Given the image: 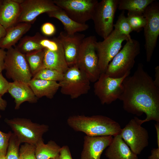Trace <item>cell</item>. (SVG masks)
I'll list each match as a JSON object with an SVG mask.
<instances>
[{
    "instance_id": "1",
    "label": "cell",
    "mask_w": 159,
    "mask_h": 159,
    "mask_svg": "<svg viewBox=\"0 0 159 159\" xmlns=\"http://www.w3.org/2000/svg\"><path fill=\"white\" fill-rule=\"evenodd\" d=\"M122 84L123 90L119 99L122 101L124 109L127 112L146 118H138L141 124L150 120L159 122V89L152 77L144 69L142 63L132 76L126 77Z\"/></svg>"
},
{
    "instance_id": "2",
    "label": "cell",
    "mask_w": 159,
    "mask_h": 159,
    "mask_svg": "<svg viewBox=\"0 0 159 159\" xmlns=\"http://www.w3.org/2000/svg\"><path fill=\"white\" fill-rule=\"evenodd\" d=\"M67 123L74 131L83 132L90 136L114 137L120 134L122 129L118 122L102 115L72 116L68 118Z\"/></svg>"
},
{
    "instance_id": "3",
    "label": "cell",
    "mask_w": 159,
    "mask_h": 159,
    "mask_svg": "<svg viewBox=\"0 0 159 159\" xmlns=\"http://www.w3.org/2000/svg\"><path fill=\"white\" fill-rule=\"evenodd\" d=\"M140 53V45L138 40L129 39L122 48L108 64L105 73L111 77L120 78L130 72L135 59Z\"/></svg>"
},
{
    "instance_id": "4",
    "label": "cell",
    "mask_w": 159,
    "mask_h": 159,
    "mask_svg": "<svg viewBox=\"0 0 159 159\" xmlns=\"http://www.w3.org/2000/svg\"><path fill=\"white\" fill-rule=\"evenodd\" d=\"M97 42L95 36L85 37L79 50L76 65L88 78L90 82H95L101 74L96 49Z\"/></svg>"
},
{
    "instance_id": "5",
    "label": "cell",
    "mask_w": 159,
    "mask_h": 159,
    "mask_svg": "<svg viewBox=\"0 0 159 159\" xmlns=\"http://www.w3.org/2000/svg\"><path fill=\"white\" fill-rule=\"evenodd\" d=\"M5 121L21 143H26L35 145L43 140L42 136L49 129L47 125L34 122L30 119L25 118H6Z\"/></svg>"
},
{
    "instance_id": "6",
    "label": "cell",
    "mask_w": 159,
    "mask_h": 159,
    "mask_svg": "<svg viewBox=\"0 0 159 159\" xmlns=\"http://www.w3.org/2000/svg\"><path fill=\"white\" fill-rule=\"evenodd\" d=\"M118 0H102L98 1L94 9L91 19L95 32L103 38L113 30L114 20Z\"/></svg>"
},
{
    "instance_id": "7",
    "label": "cell",
    "mask_w": 159,
    "mask_h": 159,
    "mask_svg": "<svg viewBox=\"0 0 159 159\" xmlns=\"http://www.w3.org/2000/svg\"><path fill=\"white\" fill-rule=\"evenodd\" d=\"M61 93L72 99L87 94L90 89V82L76 64L69 67L58 82Z\"/></svg>"
},
{
    "instance_id": "8",
    "label": "cell",
    "mask_w": 159,
    "mask_h": 159,
    "mask_svg": "<svg viewBox=\"0 0 159 159\" xmlns=\"http://www.w3.org/2000/svg\"><path fill=\"white\" fill-rule=\"evenodd\" d=\"M5 59L4 69L6 75L13 81L28 84L32 76L25 54L16 47L7 49Z\"/></svg>"
},
{
    "instance_id": "9",
    "label": "cell",
    "mask_w": 159,
    "mask_h": 159,
    "mask_svg": "<svg viewBox=\"0 0 159 159\" xmlns=\"http://www.w3.org/2000/svg\"><path fill=\"white\" fill-rule=\"evenodd\" d=\"M143 14L146 20L143 28L146 60L149 62L159 35V3L155 0L147 6Z\"/></svg>"
},
{
    "instance_id": "10",
    "label": "cell",
    "mask_w": 159,
    "mask_h": 159,
    "mask_svg": "<svg viewBox=\"0 0 159 159\" xmlns=\"http://www.w3.org/2000/svg\"><path fill=\"white\" fill-rule=\"evenodd\" d=\"M131 38L114 29L102 41L96 42V49L101 73L105 72L110 62L121 50L122 42Z\"/></svg>"
},
{
    "instance_id": "11",
    "label": "cell",
    "mask_w": 159,
    "mask_h": 159,
    "mask_svg": "<svg viewBox=\"0 0 159 159\" xmlns=\"http://www.w3.org/2000/svg\"><path fill=\"white\" fill-rule=\"evenodd\" d=\"M126 74L120 78L111 77L105 72L101 73L95 82L94 92L102 105L110 104L119 99L123 90V81L130 75Z\"/></svg>"
},
{
    "instance_id": "12",
    "label": "cell",
    "mask_w": 159,
    "mask_h": 159,
    "mask_svg": "<svg viewBox=\"0 0 159 159\" xmlns=\"http://www.w3.org/2000/svg\"><path fill=\"white\" fill-rule=\"evenodd\" d=\"M39 41L44 52L43 68L54 69L64 73L69 67L62 45L57 37L39 35Z\"/></svg>"
},
{
    "instance_id": "13",
    "label": "cell",
    "mask_w": 159,
    "mask_h": 159,
    "mask_svg": "<svg viewBox=\"0 0 159 159\" xmlns=\"http://www.w3.org/2000/svg\"><path fill=\"white\" fill-rule=\"evenodd\" d=\"M70 18L80 24L91 19L97 0H53Z\"/></svg>"
},
{
    "instance_id": "14",
    "label": "cell",
    "mask_w": 159,
    "mask_h": 159,
    "mask_svg": "<svg viewBox=\"0 0 159 159\" xmlns=\"http://www.w3.org/2000/svg\"><path fill=\"white\" fill-rule=\"evenodd\" d=\"M138 117L131 119L124 128L121 129L120 135L136 154H140L148 145L149 134L147 130L141 126Z\"/></svg>"
},
{
    "instance_id": "15",
    "label": "cell",
    "mask_w": 159,
    "mask_h": 159,
    "mask_svg": "<svg viewBox=\"0 0 159 159\" xmlns=\"http://www.w3.org/2000/svg\"><path fill=\"white\" fill-rule=\"evenodd\" d=\"M20 5L21 12L17 23L25 22L32 24L40 14L60 8L52 0H24Z\"/></svg>"
},
{
    "instance_id": "16",
    "label": "cell",
    "mask_w": 159,
    "mask_h": 159,
    "mask_svg": "<svg viewBox=\"0 0 159 159\" xmlns=\"http://www.w3.org/2000/svg\"><path fill=\"white\" fill-rule=\"evenodd\" d=\"M85 35L77 33L73 35L60 32L57 39L61 44L67 63L70 67L76 64L80 48Z\"/></svg>"
},
{
    "instance_id": "17",
    "label": "cell",
    "mask_w": 159,
    "mask_h": 159,
    "mask_svg": "<svg viewBox=\"0 0 159 159\" xmlns=\"http://www.w3.org/2000/svg\"><path fill=\"white\" fill-rule=\"evenodd\" d=\"M113 139L111 135L84 137L83 149L79 159H100L104 150Z\"/></svg>"
},
{
    "instance_id": "18",
    "label": "cell",
    "mask_w": 159,
    "mask_h": 159,
    "mask_svg": "<svg viewBox=\"0 0 159 159\" xmlns=\"http://www.w3.org/2000/svg\"><path fill=\"white\" fill-rule=\"evenodd\" d=\"M8 92L14 99L15 110H18L24 102L34 103L37 102L38 98L28 84L17 81L10 82Z\"/></svg>"
},
{
    "instance_id": "19",
    "label": "cell",
    "mask_w": 159,
    "mask_h": 159,
    "mask_svg": "<svg viewBox=\"0 0 159 159\" xmlns=\"http://www.w3.org/2000/svg\"><path fill=\"white\" fill-rule=\"evenodd\" d=\"M105 155L109 159H138L120 134L114 137L107 147Z\"/></svg>"
},
{
    "instance_id": "20",
    "label": "cell",
    "mask_w": 159,
    "mask_h": 159,
    "mask_svg": "<svg viewBox=\"0 0 159 159\" xmlns=\"http://www.w3.org/2000/svg\"><path fill=\"white\" fill-rule=\"evenodd\" d=\"M21 12L20 4L13 0H3L0 10V24L6 29L17 23Z\"/></svg>"
},
{
    "instance_id": "21",
    "label": "cell",
    "mask_w": 159,
    "mask_h": 159,
    "mask_svg": "<svg viewBox=\"0 0 159 159\" xmlns=\"http://www.w3.org/2000/svg\"><path fill=\"white\" fill-rule=\"evenodd\" d=\"M31 26L30 24L22 22L6 29V35L0 40V48L7 49L15 46Z\"/></svg>"
},
{
    "instance_id": "22",
    "label": "cell",
    "mask_w": 159,
    "mask_h": 159,
    "mask_svg": "<svg viewBox=\"0 0 159 159\" xmlns=\"http://www.w3.org/2000/svg\"><path fill=\"white\" fill-rule=\"evenodd\" d=\"M28 84L37 98L45 97L52 99L59 88V82L42 79L32 78Z\"/></svg>"
},
{
    "instance_id": "23",
    "label": "cell",
    "mask_w": 159,
    "mask_h": 159,
    "mask_svg": "<svg viewBox=\"0 0 159 159\" xmlns=\"http://www.w3.org/2000/svg\"><path fill=\"white\" fill-rule=\"evenodd\" d=\"M47 14L49 17L56 18L60 21L64 26V32L69 35H72L85 31L89 28L88 25L86 24L79 23L72 19L60 8Z\"/></svg>"
},
{
    "instance_id": "24",
    "label": "cell",
    "mask_w": 159,
    "mask_h": 159,
    "mask_svg": "<svg viewBox=\"0 0 159 159\" xmlns=\"http://www.w3.org/2000/svg\"><path fill=\"white\" fill-rule=\"evenodd\" d=\"M35 146L37 159H50L59 156L61 147L54 141L50 140L45 144L43 140Z\"/></svg>"
},
{
    "instance_id": "25",
    "label": "cell",
    "mask_w": 159,
    "mask_h": 159,
    "mask_svg": "<svg viewBox=\"0 0 159 159\" xmlns=\"http://www.w3.org/2000/svg\"><path fill=\"white\" fill-rule=\"evenodd\" d=\"M155 0H118L117 8L128 12L143 14L147 6Z\"/></svg>"
},
{
    "instance_id": "26",
    "label": "cell",
    "mask_w": 159,
    "mask_h": 159,
    "mask_svg": "<svg viewBox=\"0 0 159 159\" xmlns=\"http://www.w3.org/2000/svg\"><path fill=\"white\" fill-rule=\"evenodd\" d=\"M39 34L37 32L34 36H26L21 38L16 47L24 54L43 49L39 41Z\"/></svg>"
},
{
    "instance_id": "27",
    "label": "cell",
    "mask_w": 159,
    "mask_h": 159,
    "mask_svg": "<svg viewBox=\"0 0 159 159\" xmlns=\"http://www.w3.org/2000/svg\"><path fill=\"white\" fill-rule=\"evenodd\" d=\"M25 56L33 77L43 68L44 51L43 49L33 52L25 54Z\"/></svg>"
},
{
    "instance_id": "28",
    "label": "cell",
    "mask_w": 159,
    "mask_h": 159,
    "mask_svg": "<svg viewBox=\"0 0 159 159\" xmlns=\"http://www.w3.org/2000/svg\"><path fill=\"white\" fill-rule=\"evenodd\" d=\"M63 76L64 73L57 70L44 68L39 70L32 77V79L59 82L62 80Z\"/></svg>"
},
{
    "instance_id": "29",
    "label": "cell",
    "mask_w": 159,
    "mask_h": 159,
    "mask_svg": "<svg viewBox=\"0 0 159 159\" xmlns=\"http://www.w3.org/2000/svg\"><path fill=\"white\" fill-rule=\"evenodd\" d=\"M21 143L18 138L12 133L9 141L6 155V159H19L20 145Z\"/></svg>"
},
{
    "instance_id": "30",
    "label": "cell",
    "mask_w": 159,
    "mask_h": 159,
    "mask_svg": "<svg viewBox=\"0 0 159 159\" xmlns=\"http://www.w3.org/2000/svg\"><path fill=\"white\" fill-rule=\"evenodd\" d=\"M132 31L139 32L146 23L143 14L128 12L126 17Z\"/></svg>"
},
{
    "instance_id": "31",
    "label": "cell",
    "mask_w": 159,
    "mask_h": 159,
    "mask_svg": "<svg viewBox=\"0 0 159 159\" xmlns=\"http://www.w3.org/2000/svg\"><path fill=\"white\" fill-rule=\"evenodd\" d=\"M113 26L115 29L121 34L125 35L128 38H131L130 34L133 31L125 15L124 11H122L119 15L116 23L114 24Z\"/></svg>"
},
{
    "instance_id": "32",
    "label": "cell",
    "mask_w": 159,
    "mask_h": 159,
    "mask_svg": "<svg viewBox=\"0 0 159 159\" xmlns=\"http://www.w3.org/2000/svg\"><path fill=\"white\" fill-rule=\"evenodd\" d=\"M19 159H37L35 155V146L25 143L20 147Z\"/></svg>"
},
{
    "instance_id": "33",
    "label": "cell",
    "mask_w": 159,
    "mask_h": 159,
    "mask_svg": "<svg viewBox=\"0 0 159 159\" xmlns=\"http://www.w3.org/2000/svg\"><path fill=\"white\" fill-rule=\"evenodd\" d=\"M12 132L4 133L0 130V156H6L8 144Z\"/></svg>"
},
{
    "instance_id": "34",
    "label": "cell",
    "mask_w": 159,
    "mask_h": 159,
    "mask_svg": "<svg viewBox=\"0 0 159 159\" xmlns=\"http://www.w3.org/2000/svg\"><path fill=\"white\" fill-rule=\"evenodd\" d=\"M41 31L42 34L46 36H51L56 32V29L54 25L49 22L43 24L41 27Z\"/></svg>"
},
{
    "instance_id": "35",
    "label": "cell",
    "mask_w": 159,
    "mask_h": 159,
    "mask_svg": "<svg viewBox=\"0 0 159 159\" xmlns=\"http://www.w3.org/2000/svg\"><path fill=\"white\" fill-rule=\"evenodd\" d=\"M9 82L3 76L2 72L0 73V95L3 96L8 92Z\"/></svg>"
},
{
    "instance_id": "36",
    "label": "cell",
    "mask_w": 159,
    "mask_h": 159,
    "mask_svg": "<svg viewBox=\"0 0 159 159\" xmlns=\"http://www.w3.org/2000/svg\"><path fill=\"white\" fill-rule=\"evenodd\" d=\"M60 159H72L68 146L64 145L61 147L60 152Z\"/></svg>"
},
{
    "instance_id": "37",
    "label": "cell",
    "mask_w": 159,
    "mask_h": 159,
    "mask_svg": "<svg viewBox=\"0 0 159 159\" xmlns=\"http://www.w3.org/2000/svg\"><path fill=\"white\" fill-rule=\"evenodd\" d=\"M6 53V51L0 48V73L4 69L5 59Z\"/></svg>"
},
{
    "instance_id": "38",
    "label": "cell",
    "mask_w": 159,
    "mask_h": 159,
    "mask_svg": "<svg viewBox=\"0 0 159 159\" xmlns=\"http://www.w3.org/2000/svg\"><path fill=\"white\" fill-rule=\"evenodd\" d=\"M151 154L148 159H159V148H153L151 151Z\"/></svg>"
},
{
    "instance_id": "39",
    "label": "cell",
    "mask_w": 159,
    "mask_h": 159,
    "mask_svg": "<svg viewBox=\"0 0 159 159\" xmlns=\"http://www.w3.org/2000/svg\"><path fill=\"white\" fill-rule=\"evenodd\" d=\"M155 80H153L155 85L159 89V66H157L155 68Z\"/></svg>"
},
{
    "instance_id": "40",
    "label": "cell",
    "mask_w": 159,
    "mask_h": 159,
    "mask_svg": "<svg viewBox=\"0 0 159 159\" xmlns=\"http://www.w3.org/2000/svg\"><path fill=\"white\" fill-rule=\"evenodd\" d=\"M2 96L0 95V110L4 111L7 105L6 101L2 98Z\"/></svg>"
},
{
    "instance_id": "41",
    "label": "cell",
    "mask_w": 159,
    "mask_h": 159,
    "mask_svg": "<svg viewBox=\"0 0 159 159\" xmlns=\"http://www.w3.org/2000/svg\"><path fill=\"white\" fill-rule=\"evenodd\" d=\"M157 134V142L158 148H159V122H157L155 124Z\"/></svg>"
},
{
    "instance_id": "42",
    "label": "cell",
    "mask_w": 159,
    "mask_h": 159,
    "mask_svg": "<svg viewBox=\"0 0 159 159\" xmlns=\"http://www.w3.org/2000/svg\"><path fill=\"white\" fill-rule=\"evenodd\" d=\"M6 29L0 24V40L6 35Z\"/></svg>"
},
{
    "instance_id": "43",
    "label": "cell",
    "mask_w": 159,
    "mask_h": 159,
    "mask_svg": "<svg viewBox=\"0 0 159 159\" xmlns=\"http://www.w3.org/2000/svg\"><path fill=\"white\" fill-rule=\"evenodd\" d=\"M0 159H6V156H0Z\"/></svg>"
},
{
    "instance_id": "44",
    "label": "cell",
    "mask_w": 159,
    "mask_h": 159,
    "mask_svg": "<svg viewBox=\"0 0 159 159\" xmlns=\"http://www.w3.org/2000/svg\"><path fill=\"white\" fill-rule=\"evenodd\" d=\"M3 0H0V10L3 2Z\"/></svg>"
},
{
    "instance_id": "45",
    "label": "cell",
    "mask_w": 159,
    "mask_h": 159,
    "mask_svg": "<svg viewBox=\"0 0 159 159\" xmlns=\"http://www.w3.org/2000/svg\"><path fill=\"white\" fill-rule=\"evenodd\" d=\"M50 159H60V158H59V156L57 157L54 158H52Z\"/></svg>"
},
{
    "instance_id": "46",
    "label": "cell",
    "mask_w": 159,
    "mask_h": 159,
    "mask_svg": "<svg viewBox=\"0 0 159 159\" xmlns=\"http://www.w3.org/2000/svg\"><path fill=\"white\" fill-rule=\"evenodd\" d=\"M1 117V115H0V118Z\"/></svg>"
}]
</instances>
